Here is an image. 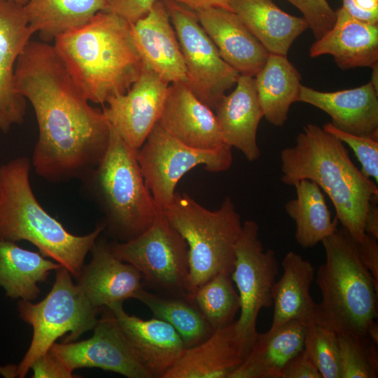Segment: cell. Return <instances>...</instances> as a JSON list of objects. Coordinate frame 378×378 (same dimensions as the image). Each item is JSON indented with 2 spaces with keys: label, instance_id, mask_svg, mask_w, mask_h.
Masks as SVG:
<instances>
[{
  "label": "cell",
  "instance_id": "cell-25",
  "mask_svg": "<svg viewBox=\"0 0 378 378\" xmlns=\"http://www.w3.org/2000/svg\"><path fill=\"white\" fill-rule=\"evenodd\" d=\"M304 324L299 320L258 332L245 360L230 378H282L286 365L304 349Z\"/></svg>",
  "mask_w": 378,
  "mask_h": 378
},
{
  "label": "cell",
  "instance_id": "cell-7",
  "mask_svg": "<svg viewBox=\"0 0 378 378\" xmlns=\"http://www.w3.org/2000/svg\"><path fill=\"white\" fill-rule=\"evenodd\" d=\"M162 211L187 243L192 295L219 272L232 274L243 223L230 196L218 209L211 211L189 195L176 192L172 202Z\"/></svg>",
  "mask_w": 378,
  "mask_h": 378
},
{
  "label": "cell",
  "instance_id": "cell-4",
  "mask_svg": "<svg viewBox=\"0 0 378 378\" xmlns=\"http://www.w3.org/2000/svg\"><path fill=\"white\" fill-rule=\"evenodd\" d=\"M31 167V161L24 156L0 166V240L29 241L78 279L105 223L102 220L85 235L69 232L36 198L29 179Z\"/></svg>",
  "mask_w": 378,
  "mask_h": 378
},
{
  "label": "cell",
  "instance_id": "cell-16",
  "mask_svg": "<svg viewBox=\"0 0 378 378\" xmlns=\"http://www.w3.org/2000/svg\"><path fill=\"white\" fill-rule=\"evenodd\" d=\"M34 34L22 5L0 0V131L7 132L13 125L22 123L26 99L15 88L16 61Z\"/></svg>",
  "mask_w": 378,
  "mask_h": 378
},
{
  "label": "cell",
  "instance_id": "cell-32",
  "mask_svg": "<svg viewBox=\"0 0 378 378\" xmlns=\"http://www.w3.org/2000/svg\"><path fill=\"white\" fill-rule=\"evenodd\" d=\"M135 299L145 304L153 317L170 324L180 335L186 348L202 342L214 332L193 295L150 292L143 288Z\"/></svg>",
  "mask_w": 378,
  "mask_h": 378
},
{
  "label": "cell",
  "instance_id": "cell-15",
  "mask_svg": "<svg viewBox=\"0 0 378 378\" xmlns=\"http://www.w3.org/2000/svg\"><path fill=\"white\" fill-rule=\"evenodd\" d=\"M158 123L192 148L212 150L230 147L225 141L216 114L185 82L169 85Z\"/></svg>",
  "mask_w": 378,
  "mask_h": 378
},
{
  "label": "cell",
  "instance_id": "cell-39",
  "mask_svg": "<svg viewBox=\"0 0 378 378\" xmlns=\"http://www.w3.org/2000/svg\"><path fill=\"white\" fill-rule=\"evenodd\" d=\"M282 378H322L309 352L304 348L285 367Z\"/></svg>",
  "mask_w": 378,
  "mask_h": 378
},
{
  "label": "cell",
  "instance_id": "cell-20",
  "mask_svg": "<svg viewBox=\"0 0 378 378\" xmlns=\"http://www.w3.org/2000/svg\"><path fill=\"white\" fill-rule=\"evenodd\" d=\"M251 344L238 334L234 321L186 348L163 378H230L245 360Z\"/></svg>",
  "mask_w": 378,
  "mask_h": 378
},
{
  "label": "cell",
  "instance_id": "cell-8",
  "mask_svg": "<svg viewBox=\"0 0 378 378\" xmlns=\"http://www.w3.org/2000/svg\"><path fill=\"white\" fill-rule=\"evenodd\" d=\"M55 280L48 294L38 303L20 300L18 309L21 318L32 326L30 346L20 363L2 370L4 374L24 377L32 363L46 353L59 337L70 335L64 342H74L97 322L103 309L93 306L64 267L56 270Z\"/></svg>",
  "mask_w": 378,
  "mask_h": 378
},
{
  "label": "cell",
  "instance_id": "cell-29",
  "mask_svg": "<svg viewBox=\"0 0 378 378\" xmlns=\"http://www.w3.org/2000/svg\"><path fill=\"white\" fill-rule=\"evenodd\" d=\"M254 79L263 116L275 126L284 125L291 104L298 102L300 72L286 55L269 54Z\"/></svg>",
  "mask_w": 378,
  "mask_h": 378
},
{
  "label": "cell",
  "instance_id": "cell-5",
  "mask_svg": "<svg viewBox=\"0 0 378 378\" xmlns=\"http://www.w3.org/2000/svg\"><path fill=\"white\" fill-rule=\"evenodd\" d=\"M80 181L84 192L104 215V230L115 241L139 236L160 211L146 185L136 150L111 126L104 157Z\"/></svg>",
  "mask_w": 378,
  "mask_h": 378
},
{
  "label": "cell",
  "instance_id": "cell-30",
  "mask_svg": "<svg viewBox=\"0 0 378 378\" xmlns=\"http://www.w3.org/2000/svg\"><path fill=\"white\" fill-rule=\"evenodd\" d=\"M296 197L288 201L286 212L295 221V238L302 248H311L338 229V220L332 219L323 193L314 181L302 179L294 186Z\"/></svg>",
  "mask_w": 378,
  "mask_h": 378
},
{
  "label": "cell",
  "instance_id": "cell-43",
  "mask_svg": "<svg viewBox=\"0 0 378 378\" xmlns=\"http://www.w3.org/2000/svg\"><path fill=\"white\" fill-rule=\"evenodd\" d=\"M179 4L188 9L196 12L211 8H221L232 11L231 2L232 0H162Z\"/></svg>",
  "mask_w": 378,
  "mask_h": 378
},
{
  "label": "cell",
  "instance_id": "cell-35",
  "mask_svg": "<svg viewBox=\"0 0 378 378\" xmlns=\"http://www.w3.org/2000/svg\"><path fill=\"white\" fill-rule=\"evenodd\" d=\"M337 335L341 378H377V344L367 335Z\"/></svg>",
  "mask_w": 378,
  "mask_h": 378
},
{
  "label": "cell",
  "instance_id": "cell-17",
  "mask_svg": "<svg viewBox=\"0 0 378 378\" xmlns=\"http://www.w3.org/2000/svg\"><path fill=\"white\" fill-rule=\"evenodd\" d=\"M90 252L91 260L84 265L77 285L94 307L103 309L134 298L144 288L142 276L132 265L117 258L109 242L99 236Z\"/></svg>",
  "mask_w": 378,
  "mask_h": 378
},
{
  "label": "cell",
  "instance_id": "cell-31",
  "mask_svg": "<svg viewBox=\"0 0 378 378\" xmlns=\"http://www.w3.org/2000/svg\"><path fill=\"white\" fill-rule=\"evenodd\" d=\"M105 7V0H27L24 5L31 30L49 43L85 24Z\"/></svg>",
  "mask_w": 378,
  "mask_h": 378
},
{
  "label": "cell",
  "instance_id": "cell-6",
  "mask_svg": "<svg viewBox=\"0 0 378 378\" xmlns=\"http://www.w3.org/2000/svg\"><path fill=\"white\" fill-rule=\"evenodd\" d=\"M325 262L316 271L322 295L319 316L337 334L367 335L377 320L378 281L362 263L356 241L343 227L322 241Z\"/></svg>",
  "mask_w": 378,
  "mask_h": 378
},
{
  "label": "cell",
  "instance_id": "cell-21",
  "mask_svg": "<svg viewBox=\"0 0 378 378\" xmlns=\"http://www.w3.org/2000/svg\"><path fill=\"white\" fill-rule=\"evenodd\" d=\"M195 13L221 57L240 75L254 77L269 53L237 15L217 8Z\"/></svg>",
  "mask_w": 378,
  "mask_h": 378
},
{
  "label": "cell",
  "instance_id": "cell-38",
  "mask_svg": "<svg viewBox=\"0 0 378 378\" xmlns=\"http://www.w3.org/2000/svg\"><path fill=\"white\" fill-rule=\"evenodd\" d=\"M104 11L111 13L132 24L146 15L156 0H105Z\"/></svg>",
  "mask_w": 378,
  "mask_h": 378
},
{
  "label": "cell",
  "instance_id": "cell-14",
  "mask_svg": "<svg viewBox=\"0 0 378 378\" xmlns=\"http://www.w3.org/2000/svg\"><path fill=\"white\" fill-rule=\"evenodd\" d=\"M169 85L145 66L127 92L105 103L103 111L111 126L131 148L139 149L158 123Z\"/></svg>",
  "mask_w": 378,
  "mask_h": 378
},
{
  "label": "cell",
  "instance_id": "cell-10",
  "mask_svg": "<svg viewBox=\"0 0 378 378\" xmlns=\"http://www.w3.org/2000/svg\"><path fill=\"white\" fill-rule=\"evenodd\" d=\"M136 157L160 211L172 202L177 183L190 170L202 165L209 172H223L232 162V148L212 150L192 148L168 134L158 123L136 150Z\"/></svg>",
  "mask_w": 378,
  "mask_h": 378
},
{
  "label": "cell",
  "instance_id": "cell-19",
  "mask_svg": "<svg viewBox=\"0 0 378 378\" xmlns=\"http://www.w3.org/2000/svg\"><path fill=\"white\" fill-rule=\"evenodd\" d=\"M298 102L326 113L344 132L378 139V92L370 80L351 89L321 92L301 85Z\"/></svg>",
  "mask_w": 378,
  "mask_h": 378
},
{
  "label": "cell",
  "instance_id": "cell-3",
  "mask_svg": "<svg viewBox=\"0 0 378 378\" xmlns=\"http://www.w3.org/2000/svg\"><path fill=\"white\" fill-rule=\"evenodd\" d=\"M53 46L85 99L95 104L127 92L145 67L131 24L108 12L59 35Z\"/></svg>",
  "mask_w": 378,
  "mask_h": 378
},
{
  "label": "cell",
  "instance_id": "cell-41",
  "mask_svg": "<svg viewBox=\"0 0 378 378\" xmlns=\"http://www.w3.org/2000/svg\"><path fill=\"white\" fill-rule=\"evenodd\" d=\"M342 6L351 16L363 22L378 24V0H342Z\"/></svg>",
  "mask_w": 378,
  "mask_h": 378
},
{
  "label": "cell",
  "instance_id": "cell-11",
  "mask_svg": "<svg viewBox=\"0 0 378 378\" xmlns=\"http://www.w3.org/2000/svg\"><path fill=\"white\" fill-rule=\"evenodd\" d=\"M163 2L181 46L187 83L202 103L215 109L240 74L221 57L194 11L175 2Z\"/></svg>",
  "mask_w": 378,
  "mask_h": 378
},
{
  "label": "cell",
  "instance_id": "cell-42",
  "mask_svg": "<svg viewBox=\"0 0 378 378\" xmlns=\"http://www.w3.org/2000/svg\"><path fill=\"white\" fill-rule=\"evenodd\" d=\"M377 238L366 234L361 242H356L358 253L364 266L378 281V243Z\"/></svg>",
  "mask_w": 378,
  "mask_h": 378
},
{
  "label": "cell",
  "instance_id": "cell-46",
  "mask_svg": "<svg viewBox=\"0 0 378 378\" xmlns=\"http://www.w3.org/2000/svg\"><path fill=\"white\" fill-rule=\"evenodd\" d=\"M372 74L370 81L374 88V89L378 92V63L374 64L372 67Z\"/></svg>",
  "mask_w": 378,
  "mask_h": 378
},
{
  "label": "cell",
  "instance_id": "cell-12",
  "mask_svg": "<svg viewBox=\"0 0 378 378\" xmlns=\"http://www.w3.org/2000/svg\"><path fill=\"white\" fill-rule=\"evenodd\" d=\"M278 270L275 252L262 247L258 223L252 220L244 222L235 247L231 277L240 300V316L234 326L238 334L250 343L258 333L260 310L273 304L272 289Z\"/></svg>",
  "mask_w": 378,
  "mask_h": 378
},
{
  "label": "cell",
  "instance_id": "cell-45",
  "mask_svg": "<svg viewBox=\"0 0 378 378\" xmlns=\"http://www.w3.org/2000/svg\"><path fill=\"white\" fill-rule=\"evenodd\" d=\"M367 336L376 344L378 345V323L377 320L373 321L368 328Z\"/></svg>",
  "mask_w": 378,
  "mask_h": 378
},
{
  "label": "cell",
  "instance_id": "cell-36",
  "mask_svg": "<svg viewBox=\"0 0 378 378\" xmlns=\"http://www.w3.org/2000/svg\"><path fill=\"white\" fill-rule=\"evenodd\" d=\"M322 128L347 144L354 152L361 164L360 172L378 183V139L349 134L337 129L331 122Z\"/></svg>",
  "mask_w": 378,
  "mask_h": 378
},
{
  "label": "cell",
  "instance_id": "cell-2",
  "mask_svg": "<svg viewBox=\"0 0 378 378\" xmlns=\"http://www.w3.org/2000/svg\"><path fill=\"white\" fill-rule=\"evenodd\" d=\"M280 160L283 183L315 182L332 201L342 227L356 242L363 240L366 215L371 202L378 200V188L352 162L342 141L308 123L295 144L281 151Z\"/></svg>",
  "mask_w": 378,
  "mask_h": 378
},
{
  "label": "cell",
  "instance_id": "cell-37",
  "mask_svg": "<svg viewBox=\"0 0 378 378\" xmlns=\"http://www.w3.org/2000/svg\"><path fill=\"white\" fill-rule=\"evenodd\" d=\"M295 6L309 24L316 39L321 37L335 24L336 13L327 0H286Z\"/></svg>",
  "mask_w": 378,
  "mask_h": 378
},
{
  "label": "cell",
  "instance_id": "cell-26",
  "mask_svg": "<svg viewBox=\"0 0 378 378\" xmlns=\"http://www.w3.org/2000/svg\"><path fill=\"white\" fill-rule=\"evenodd\" d=\"M231 7L269 54L287 55L294 41L309 28L304 18L283 11L272 0H232Z\"/></svg>",
  "mask_w": 378,
  "mask_h": 378
},
{
  "label": "cell",
  "instance_id": "cell-34",
  "mask_svg": "<svg viewBox=\"0 0 378 378\" xmlns=\"http://www.w3.org/2000/svg\"><path fill=\"white\" fill-rule=\"evenodd\" d=\"M316 303L305 321L304 348L316 363L322 378H341L338 335L317 314Z\"/></svg>",
  "mask_w": 378,
  "mask_h": 378
},
{
  "label": "cell",
  "instance_id": "cell-24",
  "mask_svg": "<svg viewBox=\"0 0 378 378\" xmlns=\"http://www.w3.org/2000/svg\"><path fill=\"white\" fill-rule=\"evenodd\" d=\"M335 13L334 25L312 44L310 57L332 55L343 70L372 68L378 63V24L357 20L342 7Z\"/></svg>",
  "mask_w": 378,
  "mask_h": 378
},
{
  "label": "cell",
  "instance_id": "cell-47",
  "mask_svg": "<svg viewBox=\"0 0 378 378\" xmlns=\"http://www.w3.org/2000/svg\"><path fill=\"white\" fill-rule=\"evenodd\" d=\"M12 1H16L22 5H24L27 1V0H12Z\"/></svg>",
  "mask_w": 378,
  "mask_h": 378
},
{
  "label": "cell",
  "instance_id": "cell-40",
  "mask_svg": "<svg viewBox=\"0 0 378 378\" xmlns=\"http://www.w3.org/2000/svg\"><path fill=\"white\" fill-rule=\"evenodd\" d=\"M34 378H71L73 373L69 372L59 360L50 351L39 356L31 365Z\"/></svg>",
  "mask_w": 378,
  "mask_h": 378
},
{
  "label": "cell",
  "instance_id": "cell-44",
  "mask_svg": "<svg viewBox=\"0 0 378 378\" xmlns=\"http://www.w3.org/2000/svg\"><path fill=\"white\" fill-rule=\"evenodd\" d=\"M365 232L378 239V206L377 202H372L370 204L365 220Z\"/></svg>",
  "mask_w": 378,
  "mask_h": 378
},
{
  "label": "cell",
  "instance_id": "cell-27",
  "mask_svg": "<svg viewBox=\"0 0 378 378\" xmlns=\"http://www.w3.org/2000/svg\"><path fill=\"white\" fill-rule=\"evenodd\" d=\"M281 265L283 274L272 289L274 313L270 329L291 320L304 323L316 303L310 295V287L315 276L312 264L300 254L289 251Z\"/></svg>",
  "mask_w": 378,
  "mask_h": 378
},
{
  "label": "cell",
  "instance_id": "cell-1",
  "mask_svg": "<svg viewBox=\"0 0 378 378\" xmlns=\"http://www.w3.org/2000/svg\"><path fill=\"white\" fill-rule=\"evenodd\" d=\"M14 79L38 123L31 161L35 173L55 183L80 180L109 145L111 125L103 110L89 104L49 43H27L17 59Z\"/></svg>",
  "mask_w": 378,
  "mask_h": 378
},
{
  "label": "cell",
  "instance_id": "cell-9",
  "mask_svg": "<svg viewBox=\"0 0 378 378\" xmlns=\"http://www.w3.org/2000/svg\"><path fill=\"white\" fill-rule=\"evenodd\" d=\"M109 246L117 258L134 266L143 281L156 292L193 295L187 243L162 211L141 234L127 241L115 240Z\"/></svg>",
  "mask_w": 378,
  "mask_h": 378
},
{
  "label": "cell",
  "instance_id": "cell-13",
  "mask_svg": "<svg viewBox=\"0 0 378 378\" xmlns=\"http://www.w3.org/2000/svg\"><path fill=\"white\" fill-rule=\"evenodd\" d=\"M91 337L80 342H55L50 351L71 373L97 368L128 378H152L120 328L113 312L104 307Z\"/></svg>",
  "mask_w": 378,
  "mask_h": 378
},
{
  "label": "cell",
  "instance_id": "cell-28",
  "mask_svg": "<svg viewBox=\"0 0 378 378\" xmlns=\"http://www.w3.org/2000/svg\"><path fill=\"white\" fill-rule=\"evenodd\" d=\"M61 267L40 252L0 240V286L10 298L35 300L40 293L38 284L46 281L52 270Z\"/></svg>",
  "mask_w": 378,
  "mask_h": 378
},
{
  "label": "cell",
  "instance_id": "cell-18",
  "mask_svg": "<svg viewBox=\"0 0 378 378\" xmlns=\"http://www.w3.org/2000/svg\"><path fill=\"white\" fill-rule=\"evenodd\" d=\"M131 30L145 66L167 84L188 82L181 46L162 0H156L146 15L131 24Z\"/></svg>",
  "mask_w": 378,
  "mask_h": 378
},
{
  "label": "cell",
  "instance_id": "cell-23",
  "mask_svg": "<svg viewBox=\"0 0 378 378\" xmlns=\"http://www.w3.org/2000/svg\"><path fill=\"white\" fill-rule=\"evenodd\" d=\"M234 86L218 103L215 114L226 144L241 152L248 161L254 162L261 155L257 132L264 117L254 77L239 75Z\"/></svg>",
  "mask_w": 378,
  "mask_h": 378
},
{
  "label": "cell",
  "instance_id": "cell-33",
  "mask_svg": "<svg viewBox=\"0 0 378 378\" xmlns=\"http://www.w3.org/2000/svg\"><path fill=\"white\" fill-rule=\"evenodd\" d=\"M193 299L213 330L232 324L240 309V300L231 273L222 271L198 288Z\"/></svg>",
  "mask_w": 378,
  "mask_h": 378
},
{
  "label": "cell",
  "instance_id": "cell-22",
  "mask_svg": "<svg viewBox=\"0 0 378 378\" xmlns=\"http://www.w3.org/2000/svg\"><path fill=\"white\" fill-rule=\"evenodd\" d=\"M110 309L151 377L163 378L186 349L178 332L161 319L129 315L122 304Z\"/></svg>",
  "mask_w": 378,
  "mask_h": 378
}]
</instances>
